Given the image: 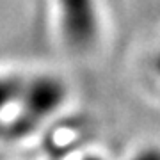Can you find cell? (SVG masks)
<instances>
[{"instance_id":"cell-6","label":"cell","mask_w":160,"mask_h":160,"mask_svg":"<svg viewBox=\"0 0 160 160\" xmlns=\"http://www.w3.org/2000/svg\"><path fill=\"white\" fill-rule=\"evenodd\" d=\"M80 160H105L103 157H100V155H86V157H82Z\"/></svg>"},{"instance_id":"cell-5","label":"cell","mask_w":160,"mask_h":160,"mask_svg":"<svg viewBox=\"0 0 160 160\" xmlns=\"http://www.w3.org/2000/svg\"><path fill=\"white\" fill-rule=\"evenodd\" d=\"M153 68H155V73H157V77H158V80H160V50H158V53L155 55Z\"/></svg>"},{"instance_id":"cell-1","label":"cell","mask_w":160,"mask_h":160,"mask_svg":"<svg viewBox=\"0 0 160 160\" xmlns=\"http://www.w3.org/2000/svg\"><path fill=\"white\" fill-rule=\"evenodd\" d=\"M68 96V84L59 75L46 71L23 73L14 109L0 139L12 142L30 137L62 109Z\"/></svg>"},{"instance_id":"cell-3","label":"cell","mask_w":160,"mask_h":160,"mask_svg":"<svg viewBox=\"0 0 160 160\" xmlns=\"http://www.w3.org/2000/svg\"><path fill=\"white\" fill-rule=\"evenodd\" d=\"M22 82L23 73L20 71H0V135L12 114Z\"/></svg>"},{"instance_id":"cell-2","label":"cell","mask_w":160,"mask_h":160,"mask_svg":"<svg viewBox=\"0 0 160 160\" xmlns=\"http://www.w3.org/2000/svg\"><path fill=\"white\" fill-rule=\"evenodd\" d=\"M59 30L68 48L87 52L102 34V14L98 0H55Z\"/></svg>"},{"instance_id":"cell-4","label":"cell","mask_w":160,"mask_h":160,"mask_svg":"<svg viewBox=\"0 0 160 160\" xmlns=\"http://www.w3.org/2000/svg\"><path fill=\"white\" fill-rule=\"evenodd\" d=\"M130 160H160V146L158 144H148L137 149L132 155Z\"/></svg>"}]
</instances>
